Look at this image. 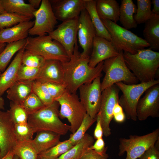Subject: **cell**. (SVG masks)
I'll use <instances>...</instances> for the list:
<instances>
[{"mask_svg":"<svg viewBox=\"0 0 159 159\" xmlns=\"http://www.w3.org/2000/svg\"><path fill=\"white\" fill-rule=\"evenodd\" d=\"M89 57L83 58L79 51L77 42L69 61L62 63L63 84L72 93L76 94L79 87L92 82L102 74L104 61L92 68L89 65Z\"/></svg>","mask_w":159,"mask_h":159,"instance_id":"6da1fadb","label":"cell"},{"mask_svg":"<svg viewBox=\"0 0 159 159\" xmlns=\"http://www.w3.org/2000/svg\"><path fill=\"white\" fill-rule=\"evenodd\" d=\"M125 62L140 83L155 80L159 67V52L149 48L134 54L123 52Z\"/></svg>","mask_w":159,"mask_h":159,"instance_id":"7a4b0ae2","label":"cell"},{"mask_svg":"<svg viewBox=\"0 0 159 159\" xmlns=\"http://www.w3.org/2000/svg\"><path fill=\"white\" fill-rule=\"evenodd\" d=\"M59 105L54 101L28 116L27 122L34 133L41 131H48L61 135H66L70 126L64 123L59 116Z\"/></svg>","mask_w":159,"mask_h":159,"instance_id":"3957f363","label":"cell"},{"mask_svg":"<svg viewBox=\"0 0 159 159\" xmlns=\"http://www.w3.org/2000/svg\"><path fill=\"white\" fill-rule=\"evenodd\" d=\"M101 20L110 34L113 46L119 52L124 51L134 54L140 49L149 47V44L143 39L129 30L110 20Z\"/></svg>","mask_w":159,"mask_h":159,"instance_id":"277c9868","label":"cell"},{"mask_svg":"<svg viewBox=\"0 0 159 159\" xmlns=\"http://www.w3.org/2000/svg\"><path fill=\"white\" fill-rule=\"evenodd\" d=\"M103 70L105 74L101 83L102 92L118 82L131 85L138 84L139 82L127 66L123 51L120 52L117 55L104 60Z\"/></svg>","mask_w":159,"mask_h":159,"instance_id":"5b68a950","label":"cell"},{"mask_svg":"<svg viewBox=\"0 0 159 159\" xmlns=\"http://www.w3.org/2000/svg\"><path fill=\"white\" fill-rule=\"evenodd\" d=\"M24 49L42 56L45 60H56L63 62L70 59L63 46L49 35L28 37Z\"/></svg>","mask_w":159,"mask_h":159,"instance_id":"8992f818","label":"cell"},{"mask_svg":"<svg viewBox=\"0 0 159 159\" xmlns=\"http://www.w3.org/2000/svg\"><path fill=\"white\" fill-rule=\"evenodd\" d=\"M158 84L159 80L155 79L147 82L135 84H127L122 82L115 84L122 92L119 98V103L124 110L127 119L137 120L136 108L141 96L149 87Z\"/></svg>","mask_w":159,"mask_h":159,"instance_id":"52a82bcc","label":"cell"},{"mask_svg":"<svg viewBox=\"0 0 159 159\" xmlns=\"http://www.w3.org/2000/svg\"><path fill=\"white\" fill-rule=\"evenodd\" d=\"M55 100L58 102L60 106L59 117L67 119L70 124L69 131L74 134L87 114L84 106L76 94L72 93L67 89L61 96Z\"/></svg>","mask_w":159,"mask_h":159,"instance_id":"ba28073f","label":"cell"},{"mask_svg":"<svg viewBox=\"0 0 159 159\" xmlns=\"http://www.w3.org/2000/svg\"><path fill=\"white\" fill-rule=\"evenodd\" d=\"M159 139V129L142 136L130 135L128 138L119 139V156L126 153L125 159L139 158L149 148Z\"/></svg>","mask_w":159,"mask_h":159,"instance_id":"9c48e42d","label":"cell"},{"mask_svg":"<svg viewBox=\"0 0 159 159\" xmlns=\"http://www.w3.org/2000/svg\"><path fill=\"white\" fill-rule=\"evenodd\" d=\"M102 74L92 82L84 84L78 89L80 100L84 106L87 113L96 119L99 112L102 99L100 81Z\"/></svg>","mask_w":159,"mask_h":159,"instance_id":"30bf717a","label":"cell"},{"mask_svg":"<svg viewBox=\"0 0 159 159\" xmlns=\"http://www.w3.org/2000/svg\"><path fill=\"white\" fill-rule=\"evenodd\" d=\"M35 18L33 26L29 30L30 35L42 36L49 34L57 23L49 0H42L38 9L34 13Z\"/></svg>","mask_w":159,"mask_h":159,"instance_id":"8fae6325","label":"cell"},{"mask_svg":"<svg viewBox=\"0 0 159 159\" xmlns=\"http://www.w3.org/2000/svg\"><path fill=\"white\" fill-rule=\"evenodd\" d=\"M120 90L115 84L102 92V99L100 109V121L103 135L106 137L111 134L110 123L113 118V111L115 105L119 103Z\"/></svg>","mask_w":159,"mask_h":159,"instance_id":"7c38bea8","label":"cell"},{"mask_svg":"<svg viewBox=\"0 0 159 159\" xmlns=\"http://www.w3.org/2000/svg\"><path fill=\"white\" fill-rule=\"evenodd\" d=\"M78 18L62 21L55 29L48 34L53 39L63 46L69 58L77 42Z\"/></svg>","mask_w":159,"mask_h":159,"instance_id":"4fadbf2b","label":"cell"},{"mask_svg":"<svg viewBox=\"0 0 159 159\" xmlns=\"http://www.w3.org/2000/svg\"><path fill=\"white\" fill-rule=\"evenodd\" d=\"M159 84L148 89L139 100L136 108L137 119L144 121L148 117H159Z\"/></svg>","mask_w":159,"mask_h":159,"instance_id":"5bb4252c","label":"cell"},{"mask_svg":"<svg viewBox=\"0 0 159 159\" xmlns=\"http://www.w3.org/2000/svg\"><path fill=\"white\" fill-rule=\"evenodd\" d=\"M77 35L79 43L83 49L81 53V57L85 58L90 57L96 32L90 16L85 8L82 11L78 16Z\"/></svg>","mask_w":159,"mask_h":159,"instance_id":"9a60e30c","label":"cell"},{"mask_svg":"<svg viewBox=\"0 0 159 159\" xmlns=\"http://www.w3.org/2000/svg\"><path fill=\"white\" fill-rule=\"evenodd\" d=\"M14 127V123L8 111L0 110V159L13 150L17 143Z\"/></svg>","mask_w":159,"mask_h":159,"instance_id":"2e32d148","label":"cell"},{"mask_svg":"<svg viewBox=\"0 0 159 159\" xmlns=\"http://www.w3.org/2000/svg\"><path fill=\"white\" fill-rule=\"evenodd\" d=\"M49 1L57 19L63 21L78 17L85 8V0Z\"/></svg>","mask_w":159,"mask_h":159,"instance_id":"e0dca14e","label":"cell"},{"mask_svg":"<svg viewBox=\"0 0 159 159\" xmlns=\"http://www.w3.org/2000/svg\"><path fill=\"white\" fill-rule=\"evenodd\" d=\"M119 52L113 46L111 41L96 36L93 42L89 65L91 67H94L100 62L117 55Z\"/></svg>","mask_w":159,"mask_h":159,"instance_id":"ac0fdd59","label":"cell"},{"mask_svg":"<svg viewBox=\"0 0 159 159\" xmlns=\"http://www.w3.org/2000/svg\"><path fill=\"white\" fill-rule=\"evenodd\" d=\"M35 80L42 83L53 82L63 84V72L61 62L56 60H46L40 67Z\"/></svg>","mask_w":159,"mask_h":159,"instance_id":"d6986e66","label":"cell"},{"mask_svg":"<svg viewBox=\"0 0 159 159\" xmlns=\"http://www.w3.org/2000/svg\"><path fill=\"white\" fill-rule=\"evenodd\" d=\"M24 47L18 52L7 68L0 74V96L17 81L18 72L22 64V58Z\"/></svg>","mask_w":159,"mask_h":159,"instance_id":"ffe728a7","label":"cell"},{"mask_svg":"<svg viewBox=\"0 0 159 159\" xmlns=\"http://www.w3.org/2000/svg\"><path fill=\"white\" fill-rule=\"evenodd\" d=\"M34 24V21H26L1 29L0 32V42L9 43L26 39L29 30Z\"/></svg>","mask_w":159,"mask_h":159,"instance_id":"44dd1931","label":"cell"},{"mask_svg":"<svg viewBox=\"0 0 159 159\" xmlns=\"http://www.w3.org/2000/svg\"><path fill=\"white\" fill-rule=\"evenodd\" d=\"M33 82L16 81L6 90L7 97L11 102L21 105L25 100L33 92Z\"/></svg>","mask_w":159,"mask_h":159,"instance_id":"7402d4cb","label":"cell"},{"mask_svg":"<svg viewBox=\"0 0 159 159\" xmlns=\"http://www.w3.org/2000/svg\"><path fill=\"white\" fill-rule=\"evenodd\" d=\"M120 7L116 0H96V9L101 20H109L116 23L119 19Z\"/></svg>","mask_w":159,"mask_h":159,"instance_id":"603a6c76","label":"cell"},{"mask_svg":"<svg viewBox=\"0 0 159 159\" xmlns=\"http://www.w3.org/2000/svg\"><path fill=\"white\" fill-rule=\"evenodd\" d=\"M143 30L144 39L153 50H159V15L154 14L145 23Z\"/></svg>","mask_w":159,"mask_h":159,"instance_id":"cb8c5ba5","label":"cell"},{"mask_svg":"<svg viewBox=\"0 0 159 159\" xmlns=\"http://www.w3.org/2000/svg\"><path fill=\"white\" fill-rule=\"evenodd\" d=\"M37 133L31 142L38 154L54 146L60 142L61 135L57 134L48 131Z\"/></svg>","mask_w":159,"mask_h":159,"instance_id":"d4e9b609","label":"cell"},{"mask_svg":"<svg viewBox=\"0 0 159 159\" xmlns=\"http://www.w3.org/2000/svg\"><path fill=\"white\" fill-rule=\"evenodd\" d=\"M137 6L132 0H122L120 7L119 19L124 28L129 30L135 28L138 24L134 18Z\"/></svg>","mask_w":159,"mask_h":159,"instance_id":"484cf974","label":"cell"},{"mask_svg":"<svg viewBox=\"0 0 159 159\" xmlns=\"http://www.w3.org/2000/svg\"><path fill=\"white\" fill-rule=\"evenodd\" d=\"M96 0H85V8L95 28L96 36L111 41L110 34L97 14L96 8Z\"/></svg>","mask_w":159,"mask_h":159,"instance_id":"4316f807","label":"cell"},{"mask_svg":"<svg viewBox=\"0 0 159 159\" xmlns=\"http://www.w3.org/2000/svg\"><path fill=\"white\" fill-rule=\"evenodd\" d=\"M3 6L6 12L29 17H34V13L36 9L23 0H2Z\"/></svg>","mask_w":159,"mask_h":159,"instance_id":"83f0119b","label":"cell"},{"mask_svg":"<svg viewBox=\"0 0 159 159\" xmlns=\"http://www.w3.org/2000/svg\"><path fill=\"white\" fill-rule=\"evenodd\" d=\"M94 138L86 133L82 139L57 159H80L85 151L94 143Z\"/></svg>","mask_w":159,"mask_h":159,"instance_id":"f1b7e54d","label":"cell"},{"mask_svg":"<svg viewBox=\"0 0 159 159\" xmlns=\"http://www.w3.org/2000/svg\"><path fill=\"white\" fill-rule=\"evenodd\" d=\"M26 38L8 43L0 53V72L4 71L14 54L24 47Z\"/></svg>","mask_w":159,"mask_h":159,"instance_id":"f546056e","label":"cell"},{"mask_svg":"<svg viewBox=\"0 0 159 159\" xmlns=\"http://www.w3.org/2000/svg\"><path fill=\"white\" fill-rule=\"evenodd\" d=\"M73 146L68 139L60 141L54 146L39 154L37 159H57Z\"/></svg>","mask_w":159,"mask_h":159,"instance_id":"4dcf8cb0","label":"cell"},{"mask_svg":"<svg viewBox=\"0 0 159 159\" xmlns=\"http://www.w3.org/2000/svg\"><path fill=\"white\" fill-rule=\"evenodd\" d=\"M32 140L17 142L13 151L19 159H37L38 153Z\"/></svg>","mask_w":159,"mask_h":159,"instance_id":"1f68e13d","label":"cell"},{"mask_svg":"<svg viewBox=\"0 0 159 159\" xmlns=\"http://www.w3.org/2000/svg\"><path fill=\"white\" fill-rule=\"evenodd\" d=\"M151 4L150 0H137L136 11L134 18L137 24L145 23L154 14L151 10Z\"/></svg>","mask_w":159,"mask_h":159,"instance_id":"d6a6232c","label":"cell"},{"mask_svg":"<svg viewBox=\"0 0 159 159\" xmlns=\"http://www.w3.org/2000/svg\"><path fill=\"white\" fill-rule=\"evenodd\" d=\"M96 121V119L92 118L87 114L76 132L70 135L68 140L71 144L74 146L79 142L83 138L87 131Z\"/></svg>","mask_w":159,"mask_h":159,"instance_id":"836d02e7","label":"cell"},{"mask_svg":"<svg viewBox=\"0 0 159 159\" xmlns=\"http://www.w3.org/2000/svg\"><path fill=\"white\" fill-rule=\"evenodd\" d=\"M31 19L28 17L6 12L0 14V29L10 27L20 22L29 21Z\"/></svg>","mask_w":159,"mask_h":159,"instance_id":"e575fe53","label":"cell"},{"mask_svg":"<svg viewBox=\"0 0 159 159\" xmlns=\"http://www.w3.org/2000/svg\"><path fill=\"white\" fill-rule=\"evenodd\" d=\"M32 91L45 106L49 105L55 101L49 94L44 83L36 80L33 81Z\"/></svg>","mask_w":159,"mask_h":159,"instance_id":"d590c367","label":"cell"},{"mask_svg":"<svg viewBox=\"0 0 159 159\" xmlns=\"http://www.w3.org/2000/svg\"><path fill=\"white\" fill-rule=\"evenodd\" d=\"M7 111L14 124L27 122L29 115L21 105L11 101Z\"/></svg>","mask_w":159,"mask_h":159,"instance_id":"8d00e7d4","label":"cell"},{"mask_svg":"<svg viewBox=\"0 0 159 159\" xmlns=\"http://www.w3.org/2000/svg\"><path fill=\"white\" fill-rule=\"evenodd\" d=\"M14 132L17 142L32 140L34 133L28 122L14 124Z\"/></svg>","mask_w":159,"mask_h":159,"instance_id":"74e56055","label":"cell"},{"mask_svg":"<svg viewBox=\"0 0 159 159\" xmlns=\"http://www.w3.org/2000/svg\"><path fill=\"white\" fill-rule=\"evenodd\" d=\"M40 68H35L21 64L19 69L17 81H31L35 80L39 72Z\"/></svg>","mask_w":159,"mask_h":159,"instance_id":"f35d334b","label":"cell"},{"mask_svg":"<svg viewBox=\"0 0 159 159\" xmlns=\"http://www.w3.org/2000/svg\"><path fill=\"white\" fill-rule=\"evenodd\" d=\"M21 105L29 115L35 112L45 106L33 92L25 100Z\"/></svg>","mask_w":159,"mask_h":159,"instance_id":"ab89813d","label":"cell"},{"mask_svg":"<svg viewBox=\"0 0 159 159\" xmlns=\"http://www.w3.org/2000/svg\"><path fill=\"white\" fill-rule=\"evenodd\" d=\"M45 60L42 56L25 50L22 57V64L30 67L40 68Z\"/></svg>","mask_w":159,"mask_h":159,"instance_id":"60d3db41","label":"cell"},{"mask_svg":"<svg viewBox=\"0 0 159 159\" xmlns=\"http://www.w3.org/2000/svg\"><path fill=\"white\" fill-rule=\"evenodd\" d=\"M44 83L47 87L49 93L55 100L61 96L66 89L63 84L53 82H47Z\"/></svg>","mask_w":159,"mask_h":159,"instance_id":"b9f144b4","label":"cell"},{"mask_svg":"<svg viewBox=\"0 0 159 159\" xmlns=\"http://www.w3.org/2000/svg\"><path fill=\"white\" fill-rule=\"evenodd\" d=\"M107 147L101 152H98L88 148L80 159H108L109 155L106 153Z\"/></svg>","mask_w":159,"mask_h":159,"instance_id":"7bdbcfd3","label":"cell"},{"mask_svg":"<svg viewBox=\"0 0 159 159\" xmlns=\"http://www.w3.org/2000/svg\"><path fill=\"white\" fill-rule=\"evenodd\" d=\"M139 159H159V139L155 144L149 148Z\"/></svg>","mask_w":159,"mask_h":159,"instance_id":"ee69618b","label":"cell"},{"mask_svg":"<svg viewBox=\"0 0 159 159\" xmlns=\"http://www.w3.org/2000/svg\"><path fill=\"white\" fill-rule=\"evenodd\" d=\"M96 119L97 123L94 132V138L97 140L102 138L103 135V131L101 123L100 115L98 113L96 116Z\"/></svg>","mask_w":159,"mask_h":159,"instance_id":"f6af8a7d","label":"cell"},{"mask_svg":"<svg viewBox=\"0 0 159 159\" xmlns=\"http://www.w3.org/2000/svg\"><path fill=\"white\" fill-rule=\"evenodd\" d=\"M105 143L102 138L96 140L93 144L89 148L98 152H102L105 149Z\"/></svg>","mask_w":159,"mask_h":159,"instance_id":"bcb514c9","label":"cell"},{"mask_svg":"<svg viewBox=\"0 0 159 159\" xmlns=\"http://www.w3.org/2000/svg\"><path fill=\"white\" fill-rule=\"evenodd\" d=\"M113 118L116 122L122 123L125 121L126 116L124 112H122L113 115Z\"/></svg>","mask_w":159,"mask_h":159,"instance_id":"7dc6e473","label":"cell"},{"mask_svg":"<svg viewBox=\"0 0 159 159\" xmlns=\"http://www.w3.org/2000/svg\"><path fill=\"white\" fill-rule=\"evenodd\" d=\"M153 8L151 10L152 13L155 15H159V0H153L151 1Z\"/></svg>","mask_w":159,"mask_h":159,"instance_id":"c3c4849f","label":"cell"},{"mask_svg":"<svg viewBox=\"0 0 159 159\" xmlns=\"http://www.w3.org/2000/svg\"><path fill=\"white\" fill-rule=\"evenodd\" d=\"M123 112V110L119 103H117L115 106L113 111V115Z\"/></svg>","mask_w":159,"mask_h":159,"instance_id":"681fc988","label":"cell"},{"mask_svg":"<svg viewBox=\"0 0 159 159\" xmlns=\"http://www.w3.org/2000/svg\"><path fill=\"white\" fill-rule=\"evenodd\" d=\"M28 1L29 4L35 9L39 7L42 1L41 0H29Z\"/></svg>","mask_w":159,"mask_h":159,"instance_id":"f907efd6","label":"cell"},{"mask_svg":"<svg viewBox=\"0 0 159 159\" xmlns=\"http://www.w3.org/2000/svg\"><path fill=\"white\" fill-rule=\"evenodd\" d=\"M14 155L13 150H11L5 156L0 159H13Z\"/></svg>","mask_w":159,"mask_h":159,"instance_id":"816d5d0a","label":"cell"},{"mask_svg":"<svg viewBox=\"0 0 159 159\" xmlns=\"http://www.w3.org/2000/svg\"><path fill=\"white\" fill-rule=\"evenodd\" d=\"M5 102L4 98L0 96V110L4 109Z\"/></svg>","mask_w":159,"mask_h":159,"instance_id":"f5cc1de1","label":"cell"},{"mask_svg":"<svg viewBox=\"0 0 159 159\" xmlns=\"http://www.w3.org/2000/svg\"><path fill=\"white\" fill-rule=\"evenodd\" d=\"M5 11L2 4V0H0V14L4 12Z\"/></svg>","mask_w":159,"mask_h":159,"instance_id":"db71d44e","label":"cell"},{"mask_svg":"<svg viewBox=\"0 0 159 159\" xmlns=\"http://www.w3.org/2000/svg\"><path fill=\"white\" fill-rule=\"evenodd\" d=\"M6 46V43L0 42V53L3 50Z\"/></svg>","mask_w":159,"mask_h":159,"instance_id":"11a10c76","label":"cell"},{"mask_svg":"<svg viewBox=\"0 0 159 159\" xmlns=\"http://www.w3.org/2000/svg\"><path fill=\"white\" fill-rule=\"evenodd\" d=\"M13 159H19V158L16 155H14V157Z\"/></svg>","mask_w":159,"mask_h":159,"instance_id":"9f6ffc18","label":"cell"},{"mask_svg":"<svg viewBox=\"0 0 159 159\" xmlns=\"http://www.w3.org/2000/svg\"><path fill=\"white\" fill-rule=\"evenodd\" d=\"M45 159V158H41V159Z\"/></svg>","mask_w":159,"mask_h":159,"instance_id":"6f0895ef","label":"cell"},{"mask_svg":"<svg viewBox=\"0 0 159 159\" xmlns=\"http://www.w3.org/2000/svg\"><path fill=\"white\" fill-rule=\"evenodd\" d=\"M1 29H0V31H1Z\"/></svg>","mask_w":159,"mask_h":159,"instance_id":"680465c9","label":"cell"},{"mask_svg":"<svg viewBox=\"0 0 159 159\" xmlns=\"http://www.w3.org/2000/svg\"><path fill=\"white\" fill-rule=\"evenodd\" d=\"M1 74V72H0V75Z\"/></svg>","mask_w":159,"mask_h":159,"instance_id":"91938a15","label":"cell"},{"mask_svg":"<svg viewBox=\"0 0 159 159\" xmlns=\"http://www.w3.org/2000/svg\"></svg>","mask_w":159,"mask_h":159,"instance_id":"94428289","label":"cell"}]
</instances>
